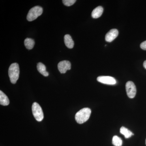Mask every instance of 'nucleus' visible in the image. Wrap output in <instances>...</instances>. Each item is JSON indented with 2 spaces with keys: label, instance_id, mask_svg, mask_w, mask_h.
Instances as JSON below:
<instances>
[{
  "label": "nucleus",
  "instance_id": "nucleus-1",
  "mask_svg": "<svg viewBox=\"0 0 146 146\" xmlns=\"http://www.w3.org/2000/svg\"><path fill=\"white\" fill-rule=\"evenodd\" d=\"M91 112V110L88 108H85L80 110L76 113V121L79 124H82L85 122L90 118Z\"/></svg>",
  "mask_w": 146,
  "mask_h": 146
},
{
  "label": "nucleus",
  "instance_id": "nucleus-2",
  "mask_svg": "<svg viewBox=\"0 0 146 146\" xmlns=\"http://www.w3.org/2000/svg\"><path fill=\"white\" fill-rule=\"evenodd\" d=\"M8 74L11 83L16 84L19 78L20 74V68L18 63H13L11 65L9 68Z\"/></svg>",
  "mask_w": 146,
  "mask_h": 146
},
{
  "label": "nucleus",
  "instance_id": "nucleus-3",
  "mask_svg": "<svg viewBox=\"0 0 146 146\" xmlns=\"http://www.w3.org/2000/svg\"><path fill=\"white\" fill-rule=\"evenodd\" d=\"M43 8L39 6H36L32 8L29 11L27 16V20L32 21L41 16L43 13Z\"/></svg>",
  "mask_w": 146,
  "mask_h": 146
},
{
  "label": "nucleus",
  "instance_id": "nucleus-4",
  "mask_svg": "<svg viewBox=\"0 0 146 146\" xmlns=\"http://www.w3.org/2000/svg\"><path fill=\"white\" fill-rule=\"evenodd\" d=\"M32 113L36 121L40 122L44 117V113L42 108L37 103H33L32 106Z\"/></svg>",
  "mask_w": 146,
  "mask_h": 146
},
{
  "label": "nucleus",
  "instance_id": "nucleus-5",
  "mask_svg": "<svg viewBox=\"0 0 146 146\" xmlns=\"http://www.w3.org/2000/svg\"><path fill=\"white\" fill-rule=\"evenodd\" d=\"M125 88L128 97L131 99L134 98L136 95V88L133 82H127L126 84Z\"/></svg>",
  "mask_w": 146,
  "mask_h": 146
},
{
  "label": "nucleus",
  "instance_id": "nucleus-6",
  "mask_svg": "<svg viewBox=\"0 0 146 146\" xmlns=\"http://www.w3.org/2000/svg\"><path fill=\"white\" fill-rule=\"evenodd\" d=\"M97 80L101 83L108 85H115L117 83L114 78L109 76H100L98 77Z\"/></svg>",
  "mask_w": 146,
  "mask_h": 146
},
{
  "label": "nucleus",
  "instance_id": "nucleus-7",
  "mask_svg": "<svg viewBox=\"0 0 146 146\" xmlns=\"http://www.w3.org/2000/svg\"><path fill=\"white\" fill-rule=\"evenodd\" d=\"M58 68L61 74H65L68 70H70L71 64L68 60H63L58 63Z\"/></svg>",
  "mask_w": 146,
  "mask_h": 146
},
{
  "label": "nucleus",
  "instance_id": "nucleus-8",
  "mask_svg": "<svg viewBox=\"0 0 146 146\" xmlns=\"http://www.w3.org/2000/svg\"><path fill=\"white\" fill-rule=\"evenodd\" d=\"M119 34V31L117 29H112L106 34L105 40L106 42H111L117 38Z\"/></svg>",
  "mask_w": 146,
  "mask_h": 146
},
{
  "label": "nucleus",
  "instance_id": "nucleus-9",
  "mask_svg": "<svg viewBox=\"0 0 146 146\" xmlns=\"http://www.w3.org/2000/svg\"><path fill=\"white\" fill-rule=\"evenodd\" d=\"M103 8L102 6H100L94 9L92 11L91 16L94 18H100L103 13Z\"/></svg>",
  "mask_w": 146,
  "mask_h": 146
},
{
  "label": "nucleus",
  "instance_id": "nucleus-10",
  "mask_svg": "<svg viewBox=\"0 0 146 146\" xmlns=\"http://www.w3.org/2000/svg\"><path fill=\"white\" fill-rule=\"evenodd\" d=\"M64 42H65V46L69 48L72 49L74 48V43L70 35L67 34L65 35Z\"/></svg>",
  "mask_w": 146,
  "mask_h": 146
},
{
  "label": "nucleus",
  "instance_id": "nucleus-11",
  "mask_svg": "<svg viewBox=\"0 0 146 146\" xmlns=\"http://www.w3.org/2000/svg\"><path fill=\"white\" fill-rule=\"evenodd\" d=\"M9 101L8 97L3 91H0V104L4 106L8 105Z\"/></svg>",
  "mask_w": 146,
  "mask_h": 146
},
{
  "label": "nucleus",
  "instance_id": "nucleus-12",
  "mask_svg": "<svg viewBox=\"0 0 146 146\" xmlns=\"http://www.w3.org/2000/svg\"><path fill=\"white\" fill-rule=\"evenodd\" d=\"M37 70L42 75L44 76H48L49 75V73L46 71V66L42 63H39L37 65Z\"/></svg>",
  "mask_w": 146,
  "mask_h": 146
},
{
  "label": "nucleus",
  "instance_id": "nucleus-13",
  "mask_svg": "<svg viewBox=\"0 0 146 146\" xmlns=\"http://www.w3.org/2000/svg\"><path fill=\"white\" fill-rule=\"evenodd\" d=\"M120 132L121 134L124 136L126 138H130L132 135H133V133L131 131L124 127H122L120 128Z\"/></svg>",
  "mask_w": 146,
  "mask_h": 146
},
{
  "label": "nucleus",
  "instance_id": "nucleus-14",
  "mask_svg": "<svg viewBox=\"0 0 146 146\" xmlns=\"http://www.w3.org/2000/svg\"><path fill=\"white\" fill-rule=\"evenodd\" d=\"M25 46L27 49L31 50L33 48L35 45L34 40L31 38H27L25 39L24 42Z\"/></svg>",
  "mask_w": 146,
  "mask_h": 146
},
{
  "label": "nucleus",
  "instance_id": "nucleus-15",
  "mask_svg": "<svg viewBox=\"0 0 146 146\" xmlns=\"http://www.w3.org/2000/svg\"><path fill=\"white\" fill-rule=\"evenodd\" d=\"M112 143L115 146H122L123 141L119 136H115L112 138Z\"/></svg>",
  "mask_w": 146,
  "mask_h": 146
},
{
  "label": "nucleus",
  "instance_id": "nucleus-16",
  "mask_svg": "<svg viewBox=\"0 0 146 146\" xmlns=\"http://www.w3.org/2000/svg\"><path fill=\"white\" fill-rule=\"evenodd\" d=\"M63 3L64 5L69 7L72 5L76 2V0H63Z\"/></svg>",
  "mask_w": 146,
  "mask_h": 146
},
{
  "label": "nucleus",
  "instance_id": "nucleus-17",
  "mask_svg": "<svg viewBox=\"0 0 146 146\" xmlns=\"http://www.w3.org/2000/svg\"><path fill=\"white\" fill-rule=\"evenodd\" d=\"M140 47L142 49L146 50V41L142 42L140 45Z\"/></svg>",
  "mask_w": 146,
  "mask_h": 146
},
{
  "label": "nucleus",
  "instance_id": "nucleus-18",
  "mask_svg": "<svg viewBox=\"0 0 146 146\" xmlns=\"http://www.w3.org/2000/svg\"><path fill=\"white\" fill-rule=\"evenodd\" d=\"M143 66L144 68H145V69H146V60H145V61H144L143 63Z\"/></svg>",
  "mask_w": 146,
  "mask_h": 146
},
{
  "label": "nucleus",
  "instance_id": "nucleus-19",
  "mask_svg": "<svg viewBox=\"0 0 146 146\" xmlns=\"http://www.w3.org/2000/svg\"></svg>",
  "mask_w": 146,
  "mask_h": 146
}]
</instances>
